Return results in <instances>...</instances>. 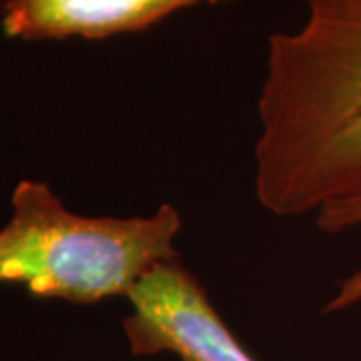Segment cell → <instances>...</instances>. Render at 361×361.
<instances>
[{
  "instance_id": "3",
  "label": "cell",
  "mask_w": 361,
  "mask_h": 361,
  "mask_svg": "<svg viewBox=\"0 0 361 361\" xmlns=\"http://www.w3.org/2000/svg\"><path fill=\"white\" fill-rule=\"evenodd\" d=\"M127 299L130 313L123 331L135 357L169 353L179 361H259L180 259L161 263Z\"/></svg>"
},
{
  "instance_id": "4",
  "label": "cell",
  "mask_w": 361,
  "mask_h": 361,
  "mask_svg": "<svg viewBox=\"0 0 361 361\" xmlns=\"http://www.w3.org/2000/svg\"><path fill=\"white\" fill-rule=\"evenodd\" d=\"M229 0H2L4 37L20 40H101L141 32L171 14Z\"/></svg>"
},
{
  "instance_id": "2",
  "label": "cell",
  "mask_w": 361,
  "mask_h": 361,
  "mask_svg": "<svg viewBox=\"0 0 361 361\" xmlns=\"http://www.w3.org/2000/svg\"><path fill=\"white\" fill-rule=\"evenodd\" d=\"M11 203L0 229V285L35 297L82 305L127 299L155 267L180 259L183 219L173 205L141 217H87L39 180H20Z\"/></svg>"
},
{
  "instance_id": "5",
  "label": "cell",
  "mask_w": 361,
  "mask_h": 361,
  "mask_svg": "<svg viewBox=\"0 0 361 361\" xmlns=\"http://www.w3.org/2000/svg\"><path fill=\"white\" fill-rule=\"evenodd\" d=\"M315 225L327 233H343L349 229L361 227V201L351 205L334 207L315 215ZM361 303V265L355 271H351L348 277H343L334 297L325 305V313H339V311L351 310Z\"/></svg>"
},
{
  "instance_id": "1",
  "label": "cell",
  "mask_w": 361,
  "mask_h": 361,
  "mask_svg": "<svg viewBox=\"0 0 361 361\" xmlns=\"http://www.w3.org/2000/svg\"><path fill=\"white\" fill-rule=\"evenodd\" d=\"M271 35L259 90L255 195L275 217L361 201V0H303Z\"/></svg>"
}]
</instances>
